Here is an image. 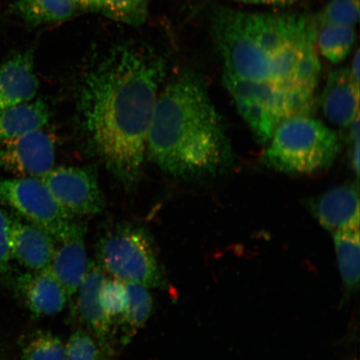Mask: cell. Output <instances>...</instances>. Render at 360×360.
Masks as SVG:
<instances>
[{
	"mask_svg": "<svg viewBox=\"0 0 360 360\" xmlns=\"http://www.w3.org/2000/svg\"><path fill=\"white\" fill-rule=\"evenodd\" d=\"M128 305L120 322L121 342L127 345L135 333L146 325L154 311V299L148 288L138 283H125Z\"/></svg>",
	"mask_w": 360,
	"mask_h": 360,
	"instance_id": "obj_20",
	"label": "cell"
},
{
	"mask_svg": "<svg viewBox=\"0 0 360 360\" xmlns=\"http://www.w3.org/2000/svg\"><path fill=\"white\" fill-rule=\"evenodd\" d=\"M56 141L43 129L0 141V167L20 178H41L52 169Z\"/></svg>",
	"mask_w": 360,
	"mask_h": 360,
	"instance_id": "obj_9",
	"label": "cell"
},
{
	"mask_svg": "<svg viewBox=\"0 0 360 360\" xmlns=\"http://www.w3.org/2000/svg\"><path fill=\"white\" fill-rule=\"evenodd\" d=\"M316 26L315 42L321 55L334 64L343 61L352 51L356 39L354 27L332 25Z\"/></svg>",
	"mask_w": 360,
	"mask_h": 360,
	"instance_id": "obj_21",
	"label": "cell"
},
{
	"mask_svg": "<svg viewBox=\"0 0 360 360\" xmlns=\"http://www.w3.org/2000/svg\"><path fill=\"white\" fill-rule=\"evenodd\" d=\"M11 216L0 209V273L10 269L12 259L11 248Z\"/></svg>",
	"mask_w": 360,
	"mask_h": 360,
	"instance_id": "obj_27",
	"label": "cell"
},
{
	"mask_svg": "<svg viewBox=\"0 0 360 360\" xmlns=\"http://www.w3.org/2000/svg\"><path fill=\"white\" fill-rule=\"evenodd\" d=\"M269 142L264 164L291 174L323 172L334 164L341 148L334 130L311 115L283 120Z\"/></svg>",
	"mask_w": 360,
	"mask_h": 360,
	"instance_id": "obj_3",
	"label": "cell"
},
{
	"mask_svg": "<svg viewBox=\"0 0 360 360\" xmlns=\"http://www.w3.org/2000/svg\"><path fill=\"white\" fill-rule=\"evenodd\" d=\"M0 202L11 207L27 222L44 229L53 238L64 235L74 221L37 178L0 180Z\"/></svg>",
	"mask_w": 360,
	"mask_h": 360,
	"instance_id": "obj_7",
	"label": "cell"
},
{
	"mask_svg": "<svg viewBox=\"0 0 360 360\" xmlns=\"http://www.w3.org/2000/svg\"><path fill=\"white\" fill-rule=\"evenodd\" d=\"M233 1H238L245 4H288L299 1V0H233Z\"/></svg>",
	"mask_w": 360,
	"mask_h": 360,
	"instance_id": "obj_30",
	"label": "cell"
},
{
	"mask_svg": "<svg viewBox=\"0 0 360 360\" xmlns=\"http://www.w3.org/2000/svg\"><path fill=\"white\" fill-rule=\"evenodd\" d=\"M85 233L86 225L73 221L64 235L53 238L55 250L49 269L65 290L71 303L87 272Z\"/></svg>",
	"mask_w": 360,
	"mask_h": 360,
	"instance_id": "obj_11",
	"label": "cell"
},
{
	"mask_svg": "<svg viewBox=\"0 0 360 360\" xmlns=\"http://www.w3.org/2000/svg\"><path fill=\"white\" fill-rule=\"evenodd\" d=\"M351 360H357L356 359H351Z\"/></svg>",
	"mask_w": 360,
	"mask_h": 360,
	"instance_id": "obj_34",
	"label": "cell"
},
{
	"mask_svg": "<svg viewBox=\"0 0 360 360\" xmlns=\"http://www.w3.org/2000/svg\"><path fill=\"white\" fill-rule=\"evenodd\" d=\"M75 8L70 0H17L11 6L15 15L32 25L69 20Z\"/></svg>",
	"mask_w": 360,
	"mask_h": 360,
	"instance_id": "obj_19",
	"label": "cell"
},
{
	"mask_svg": "<svg viewBox=\"0 0 360 360\" xmlns=\"http://www.w3.org/2000/svg\"><path fill=\"white\" fill-rule=\"evenodd\" d=\"M360 53L358 51L355 53V56L352 62V65L349 68L351 74L357 82H359V62H360Z\"/></svg>",
	"mask_w": 360,
	"mask_h": 360,
	"instance_id": "obj_31",
	"label": "cell"
},
{
	"mask_svg": "<svg viewBox=\"0 0 360 360\" xmlns=\"http://www.w3.org/2000/svg\"><path fill=\"white\" fill-rule=\"evenodd\" d=\"M15 287L26 307L37 317L58 314L69 302L65 290L49 268L20 274Z\"/></svg>",
	"mask_w": 360,
	"mask_h": 360,
	"instance_id": "obj_12",
	"label": "cell"
},
{
	"mask_svg": "<svg viewBox=\"0 0 360 360\" xmlns=\"http://www.w3.org/2000/svg\"><path fill=\"white\" fill-rule=\"evenodd\" d=\"M349 141H350V160L352 162V166L355 174L359 173V116L354 120L350 125Z\"/></svg>",
	"mask_w": 360,
	"mask_h": 360,
	"instance_id": "obj_28",
	"label": "cell"
},
{
	"mask_svg": "<svg viewBox=\"0 0 360 360\" xmlns=\"http://www.w3.org/2000/svg\"><path fill=\"white\" fill-rule=\"evenodd\" d=\"M309 208L321 226L332 233L359 226L358 182L332 188L312 201Z\"/></svg>",
	"mask_w": 360,
	"mask_h": 360,
	"instance_id": "obj_13",
	"label": "cell"
},
{
	"mask_svg": "<svg viewBox=\"0 0 360 360\" xmlns=\"http://www.w3.org/2000/svg\"><path fill=\"white\" fill-rule=\"evenodd\" d=\"M98 12L124 24L139 26L146 20L151 0H96Z\"/></svg>",
	"mask_w": 360,
	"mask_h": 360,
	"instance_id": "obj_23",
	"label": "cell"
},
{
	"mask_svg": "<svg viewBox=\"0 0 360 360\" xmlns=\"http://www.w3.org/2000/svg\"><path fill=\"white\" fill-rule=\"evenodd\" d=\"M75 7H79L84 11L98 12L96 0H70Z\"/></svg>",
	"mask_w": 360,
	"mask_h": 360,
	"instance_id": "obj_29",
	"label": "cell"
},
{
	"mask_svg": "<svg viewBox=\"0 0 360 360\" xmlns=\"http://www.w3.org/2000/svg\"><path fill=\"white\" fill-rule=\"evenodd\" d=\"M338 264L344 285L341 305L347 304L359 290L360 269L359 226L350 227L332 233Z\"/></svg>",
	"mask_w": 360,
	"mask_h": 360,
	"instance_id": "obj_18",
	"label": "cell"
},
{
	"mask_svg": "<svg viewBox=\"0 0 360 360\" xmlns=\"http://www.w3.org/2000/svg\"><path fill=\"white\" fill-rule=\"evenodd\" d=\"M359 0H330L317 17L316 25L354 27L359 20Z\"/></svg>",
	"mask_w": 360,
	"mask_h": 360,
	"instance_id": "obj_25",
	"label": "cell"
},
{
	"mask_svg": "<svg viewBox=\"0 0 360 360\" xmlns=\"http://www.w3.org/2000/svg\"><path fill=\"white\" fill-rule=\"evenodd\" d=\"M98 299L103 312L112 325L119 326L128 305L125 283L106 276L98 291Z\"/></svg>",
	"mask_w": 360,
	"mask_h": 360,
	"instance_id": "obj_24",
	"label": "cell"
},
{
	"mask_svg": "<svg viewBox=\"0 0 360 360\" xmlns=\"http://www.w3.org/2000/svg\"><path fill=\"white\" fill-rule=\"evenodd\" d=\"M12 259L28 269L40 271L51 265L55 240L44 229L11 216Z\"/></svg>",
	"mask_w": 360,
	"mask_h": 360,
	"instance_id": "obj_16",
	"label": "cell"
},
{
	"mask_svg": "<svg viewBox=\"0 0 360 360\" xmlns=\"http://www.w3.org/2000/svg\"><path fill=\"white\" fill-rule=\"evenodd\" d=\"M223 83L260 143L269 142L283 120L310 115L314 110V94L243 79L225 72Z\"/></svg>",
	"mask_w": 360,
	"mask_h": 360,
	"instance_id": "obj_4",
	"label": "cell"
},
{
	"mask_svg": "<svg viewBox=\"0 0 360 360\" xmlns=\"http://www.w3.org/2000/svg\"><path fill=\"white\" fill-rule=\"evenodd\" d=\"M2 22H3V18H2L1 15H0V25H2Z\"/></svg>",
	"mask_w": 360,
	"mask_h": 360,
	"instance_id": "obj_32",
	"label": "cell"
},
{
	"mask_svg": "<svg viewBox=\"0 0 360 360\" xmlns=\"http://www.w3.org/2000/svg\"><path fill=\"white\" fill-rule=\"evenodd\" d=\"M39 87L33 51L15 53L0 66V110L33 101Z\"/></svg>",
	"mask_w": 360,
	"mask_h": 360,
	"instance_id": "obj_15",
	"label": "cell"
},
{
	"mask_svg": "<svg viewBox=\"0 0 360 360\" xmlns=\"http://www.w3.org/2000/svg\"><path fill=\"white\" fill-rule=\"evenodd\" d=\"M39 179L71 217L98 214L105 210V202L92 169L58 167Z\"/></svg>",
	"mask_w": 360,
	"mask_h": 360,
	"instance_id": "obj_8",
	"label": "cell"
},
{
	"mask_svg": "<svg viewBox=\"0 0 360 360\" xmlns=\"http://www.w3.org/2000/svg\"><path fill=\"white\" fill-rule=\"evenodd\" d=\"M212 31L225 73L243 79L272 84L269 58L248 31L243 12L220 10L215 13Z\"/></svg>",
	"mask_w": 360,
	"mask_h": 360,
	"instance_id": "obj_6",
	"label": "cell"
},
{
	"mask_svg": "<svg viewBox=\"0 0 360 360\" xmlns=\"http://www.w3.org/2000/svg\"><path fill=\"white\" fill-rule=\"evenodd\" d=\"M49 120L47 103L40 98L0 110V141L43 129Z\"/></svg>",
	"mask_w": 360,
	"mask_h": 360,
	"instance_id": "obj_17",
	"label": "cell"
},
{
	"mask_svg": "<svg viewBox=\"0 0 360 360\" xmlns=\"http://www.w3.org/2000/svg\"><path fill=\"white\" fill-rule=\"evenodd\" d=\"M0 360H3L1 349H0Z\"/></svg>",
	"mask_w": 360,
	"mask_h": 360,
	"instance_id": "obj_33",
	"label": "cell"
},
{
	"mask_svg": "<svg viewBox=\"0 0 360 360\" xmlns=\"http://www.w3.org/2000/svg\"><path fill=\"white\" fill-rule=\"evenodd\" d=\"M21 353L24 360H65V345L60 337L39 330L22 340Z\"/></svg>",
	"mask_w": 360,
	"mask_h": 360,
	"instance_id": "obj_22",
	"label": "cell"
},
{
	"mask_svg": "<svg viewBox=\"0 0 360 360\" xmlns=\"http://www.w3.org/2000/svg\"><path fill=\"white\" fill-rule=\"evenodd\" d=\"M321 107L326 118L340 127H349L359 116V82L354 79L349 68L328 74Z\"/></svg>",
	"mask_w": 360,
	"mask_h": 360,
	"instance_id": "obj_14",
	"label": "cell"
},
{
	"mask_svg": "<svg viewBox=\"0 0 360 360\" xmlns=\"http://www.w3.org/2000/svg\"><path fill=\"white\" fill-rule=\"evenodd\" d=\"M96 263L105 274L124 283L148 289L167 286L154 241L142 227L123 224L106 233L96 246Z\"/></svg>",
	"mask_w": 360,
	"mask_h": 360,
	"instance_id": "obj_5",
	"label": "cell"
},
{
	"mask_svg": "<svg viewBox=\"0 0 360 360\" xmlns=\"http://www.w3.org/2000/svg\"><path fill=\"white\" fill-rule=\"evenodd\" d=\"M147 153L162 171L179 179L214 178L231 167L232 146L221 115L193 72L175 76L160 92Z\"/></svg>",
	"mask_w": 360,
	"mask_h": 360,
	"instance_id": "obj_2",
	"label": "cell"
},
{
	"mask_svg": "<svg viewBox=\"0 0 360 360\" xmlns=\"http://www.w3.org/2000/svg\"><path fill=\"white\" fill-rule=\"evenodd\" d=\"M65 360H107L96 338L84 328L76 330L65 346Z\"/></svg>",
	"mask_w": 360,
	"mask_h": 360,
	"instance_id": "obj_26",
	"label": "cell"
},
{
	"mask_svg": "<svg viewBox=\"0 0 360 360\" xmlns=\"http://www.w3.org/2000/svg\"><path fill=\"white\" fill-rule=\"evenodd\" d=\"M166 74L167 62L156 49L129 40L94 58L81 78V122L94 150L125 187L141 176Z\"/></svg>",
	"mask_w": 360,
	"mask_h": 360,
	"instance_id": "obj_1",
	"label": "cell"
},
{
	"mask_svg": "<svg viewBox=\"0 0 360 360\" xmlns=\"http://www.w3.org/2000/svg\"><path fill=\"white\" fill-rule=\"evenodd\" d=\"M105 272L96 261H89L86 274L77 292L74 312L78 314L81 322L100 345L103 355L110 360L114 355V328L115 327L102 309L98 291ZM72 305V306H73Z\"/></svg>",
	"mask_w": 360,
	"mask_h": 360,
	"instance_id": "obj_10",
	"label": "cell"
}]
</instances>
